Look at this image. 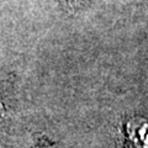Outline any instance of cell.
Wrapping results in <instances>:
<instances>
[{
	"instance_id": "cell-1",
	"label": "cell",
	"mask_w": 148,
	"mask_h": 148,
	"mask_svg": "<svg viewBox=\"0 0 148 148\" xmlns=\"http://www.w3.org/2000/svg\"><path fill=\"white\" fill-rule=\"evenodd\" d=\"M127 140L130 148H148V122L132 120L127 123Z\"/></svg>"
}]
</instances>
